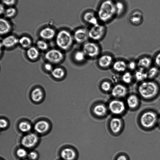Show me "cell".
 <instances>
[{
  "label": "cell",
  "instance_id": "cell-1",
  "mask_svg": "<svg viewBox=\"0 0 160 160\" xmlns=\"http://www.w3.org/2000/svg\"><path fill=\"white\" fill-rule=\"evenodd\" d=\"M136 93L142 101L151 102L160 96V82L156 80L147 79L138 83L136 87Z\"/></svg>",
  "mask_w": 160,
  "mask_h": 160
},
{
  "label": "cell",
  "instance_id": "cell-2",
  "mask_svg": "<svg viewBox=\"0 0 160 160\" xmlns=\"http://www.w3.org/2000/svg\"><path fill=\"white\" fill-rule=\"evenodd\" d=\"M159 114L155 109L148 108L142 110L137 118V123L139 128L146 132L154 130L158 127Z\"/></svg>",
  "mask_w": 160,
  "mask_h": 160
},
{
  "label": "cell",
  "instance_id": "cell-3",
  "mask_svg": "<svg viewBox=\"0 0 160 160\" xmlns=\"http://www.w3.org/2000/svg\"><path fill=\"white\" fill-rule=\"evenodd\" d=\"M96 13L99 21L103 23L109 22L116 17L115 1L103 0L99 5Z\"/></svg>",
  "mask_w": 160,
  "mask_h": 160
},
{
  "label": "cell",
  "instance_id": "cell-4",
  "mask_svg": "<svg viewBox=\"0 0 160 160\" xmlns=\"http://www.w3.org/2000/svg\"><path fill=\"white\" fill-rule=\"evenodd\" d=\"M55 38L57 46L64 51L70 49L74 42L72 33L67 29L60 30L56 34Z\"/></svg>",
  "mask_w": 160,
  "mask_h": 160
},
{
  "label": "cell",
  "instance_id": "cell-5",
  "mask_svg": "<svg viewBox=\"0 0 160 160\" xmlns=\"http://www.w3.org/2000/svg\"><path fill=\"white\" fill-rule=\"evenodd\" d=\"M107 104L109 112L112 116L122 117L128 110L125 101L122 99L113 98Z\"/></svg>",
  "mask_w": 160,
  "mask_h": 160
},
{
  "label": "cell",
  "instance_id": "cell-6",
  "mask_svg": "<svg viewBox=\"0 0 160 160\" xmlns=\"http://www.w3.org/2000/svg\"><path fill=\"white\" fill-rule=\"evenodd\" d=\"M125 126L122 117L112 116L108 121L107 128L109 133L113 136H118L123 132Z\"/></svg>",
  "mask_w": 160,
  "mask_h": 160
},
{
  "label": "cell",
  "instance_id": "cell-7",
  "mask_svg": "<svg viewBox=\"0 0 160 160\" xmlns=\"http://www.w3.org/2000/svg\"><path fill=\"white\" fill-rule=\"evenodd\" d=\"M107 28L104 24L99 23L91 26L88 29L89 39L91 41L97 42L104 37Z\"/></svg>",
  "mask_w": 160,
  "mask_h": 160
},
{
  "label": "cell",
  "instance_id": "cell-8",
  "mask_svg": "<svg viewBox=\"0 0 160 160\" xmlns=\"http://www.w3.org/2000/svg\"><path fill=\"white\" fill-rule=\"evenodd\" d=\"M81 49L87 58L91 59L98 58L101 51L100 46L97 42L91 40L82 44Z\"/></svg>",
  "mask_w": 160,
  "mask_h": 160
},
{
  "label": "cell",
  "instance_id": "cell-9",
  "mask_svg": "<svg viewBox=\"0 0 160 160\" xmlns=\"http://www.w3.org/2000/svg\"><path fill=\"white\" fill-rule=\"evenodd\" d=\"M92 116L98 119H103L106 118L109 113L107 104L102 102L94 103L90 108Z\"/></svg>",
  "mask_w": 160,
  "mask_h": 160
},
{
  "label": "cell",
  "instance_id": "cell-10",
  "mask_svg": "<svg viewBox=\"0 0 160 160\" xmlns=\"http://www.w3.org/2000/svg\"><path fill=\"white\" fill-rule=\"evenodd\" d=\"M125 98V101L128 110L135 112L140 108L142 101L136 92L128 94Z\"/></svg>",
  "mask_w": 160,
  "mask_h": 160
},
{
  "label": "cell",
  "instance_id": "cell-11",
  "mask_svg": "<svg viewBox=\"0 0 160 160\" xmlns=\"http://www.w3.org/2000/svg\"><path fill=\"white\" fill-rule=\"evenodd\" d=\"M45 59L52 64H58L62 61L64 56L62 52L58 49H52L47 51L44 55Z\"/></svg>",
  "mask_w": 160,
  "mask_h": 160
},
{
  "label": "cell",
  "instance_id": "cell-12",
  "mask_svg": "<svg viewBox=\"0 0 160 160\" xmlns=\"http://www.w3.org/2000/svg\"><path fill=\"white\" fill-rule=\"evenodd\" d=\"M113 98L122 99L128 94V89L124 84L118 83L113 86L110 92Z\"/></svg>",
  "mask_w": 160,
  "mask_h": 160
},
{
  "label": "cell",
  "instance_id": "cell-13",
  "mask_svg": "<svg viewBox=\"0 0 160 160\" xmlns=\"http://www.w3.org/2000/svg\"><path fill=\"white\" fill-rule=\"evenodd\" d=\"M72 34L74 42L78 44H83L89 39L88 29L84 28L76 29Z\"/></svg>",
  "mask_w": 160,
  "mask_h": 160
},
{
  "label": "cell",
  "instance_id": "cell-14",
  "mask_svg": "<svg viewBox=\"0 0 160 160\" xmlns=\"http://www.w3.org/2000/svg\"><path fill=\"white\" fill-rule=\"evenodd\" d=\"M138 68L147 70L153 65L152 57L144 54L139 56L136 59Z\"/></svg>",
  "mask_w": 160,
  "mask_h": 160
},
{
  "label": "cell",
  "instance_id": "cell-15",
  "mask_svg": "<svg viewBox=\"0 0 160 160\" xmlns=\"http://www.w3.org/2000/svg\"><path fill=\"white\" fill-rule=\"evenodd\" d=\"M60 155L62 160H78L79 157L78 151L75 148L70 147L63 149L60 152Z\"/></svg>",
  "mask_w": 160,
  "mask_h": 160
},
{
  "label": "cell",
  "instance_id": "cell-16",
  "mask_svg": "<svg viewBox=\"0 0 160 160\" xmlns=\"http://www.w3.org/2000/svg\"><path fill=\"white\" fill-rule=\"evenodd\" d=\"M113 62V58L111 55L104 54L98 58L97 64L100 68L105 69L111 67Z\"/></svg>",
  "mask_w": 160,
  "mask_h": 160
},
{
  "label": "cell",
  "instance_id": "cell-17",
  "mask_svg": "<svg viewBox=\"0 0 160 160\" xmlns=\"http://www.w3.org/2000/svg\"><path fill=\"white\" fill-rule=\"evenodd\" d=\"M38 141L37 135L34 133H30L23 136L21 140V143L25 147L31 148L35 146Z\"/></svg>",
  "mask_w": 160,
  "mask_h": 160
},
{
  "label": "cell",
  "instance_id": "cell-18",
  "mask_svg": "<svg viewBox=\"0 0 160 160\" xmlns=\"http://www.w3.org/2000/svg\"><path fill=\"white\" fill-rule=\"evenodd\" d=\"M143 20V14L142 11L138 9L133 10L129 17V21L133 25L138 26L141 25Z\"/></svg>",
  "mask_w": 160,
  "mask_h": 160
},
{
  "label": "cell",
  "instance_id": "cell-19",
  "mask_svg": "<svg viewBox=\"0 0 160 160\" xmlns=\"http://www.w3.org/2000/svg\"><path fill=\"white\" fill-rule=\"evenodd\" d=\"M56 34L54 28L50 26H47L40 30L39 35L42 39L50 40L55 37Z\"/></svg>",
  "mask_w": 160,
  "mask_h": 160
},
{
  "label": "cell",
  "instance_id": "cell-20",
  "mask_svg": "<svg viewBox=\"0 0 160 160\" xmlns=\"http://www.w3.org/2000/svg\"><path fill=\"white\" fill-rule=\"evenodd\" d=\"M82 19L86 23L91 26L99 23V20L97 13L92 11H88L84 12L82 15Z\"/></svg>",
  "mask_w": 160,
  "mask_h": 160
},
{
  "label": "cell",
  "instance_id": "cell-21",
  "mask_svg": "<svg viewBox=\"0 0 160 160\" xmlns=\"http://www.w3.org/2000/svg\"><path fill=\"white\" fill-rule=\"evenodd\" d=\"M19 38L13 35H8L3 38L1 43L2 47L11 48L18 43Z\"/></svg>",
  "mask_w": 160,
  "mask_h": 160
},
{
  "label": "cell",
  "instance_id": "cell-22",
  "mask_svg": "<svg viewBox=\"0 0 160 160\" xmlns=\"http://www.w3.org/2000/svg\"><path fill=\"white\" fill-rule=\"evenodd\" d=\"M111 67L115 72L122 74L128 69L127 62L124 60H117L113 62Z\"/></svg>",
  "mask_w": 160,
  "mask_h": 160
},
{
  "label": "cell",
  "instance_id": "cell-23",
  "mask_svg": "<svg viewBox=\"0 0 160 160\" xmlns=\"http://www.w3.org/2000/svg\"><path fill=\"white\" fill-rule=\"evenodd\" d=\"M12 26L7 19L3 17L0 19V33L1 36L8 34L11 31Z\"/></svg>",
  "mask_w": 160,
  "mask_h": 160
},
{
  "label": "cell",
  "instance_id": "cell-24",
  "mask_svg": "<svg viewBox=\"0 0 160 160\" xmlns=\"http://www.w3.org/2000/svg\"><path fill=\"white\" fill-rule=\"evenodd\" d=\"M50 128L49 123L44 120H41L37 122L34 126L35 131L39 134H43L47 132Z\"/></svg>",
  "mask_w": 160,
  "mask_h": 160
},
{
  "label": "cell",
  "instance_id": "cell-25",
  "mask_svg": "<svg viewBox=\"0 0 160 160\" xmlns=\"http://www.w3.org/2000/svg\"><path fill=\"white\" fill-rule=\"evenodd\" d=\"M135 82L138 83L142 82L148 79L146 71L138 68L133 72Z\"/></svg>",
  "mask_w": 160,
  "mask_h": 160
},
{
  "label": "cell",
  "instance_id": "cell-26",
  "mask_svg": "<svg viewBox=\"0 0 160 160\" xmlns=\"http://www.w3.org/2000/svg\"><path fill=\"white\" fill-rule=\"evenodd\" d=\"M148 79L156 80L160 74V69L153 65L146 70Z\"/></svg>",
  "mask_w": 160,
  "mask_h": 160
},
{
  "label": "cell",
  "instance_id": "cell-27",
  "mask_svg": "<svg viewBox=\"0 0 160 160\" xmlns=\"http://www.w3.org/2000/svg\"><path fill=\"white\" fill-rule=\"evenodd\" d=\"M121 79L123 84L129 85L135 82L133 73L129 71H127L122 73Z\"/></svg>",
  "mask_w": 160,
  "mask_h": 160
},
{
  "label": "cell",
  "instance_id": "cell-28",
  "mask_svg": "<svg viewBox=\"0 0 160 160\" xmlns=\"http://www.w3.org/2000/svg\"><path fill=\"white\" fill-rule=\"evenodd\" d=\"M115 6L116 17H120L125 13L126 10V6L124 2L121 0L115 1Z\"/></svg>",
  "mask_w": 160,
  "mask_h": 160
},
{
  "label": "cell",
  "instance_id": "cell-29",
  "mask_svg": "<svg viewBox=\"0 0 160 160\" xmlns=\"http://www.w3.org/2000/svg\"><path fill=\"white\" fill-rule=\"evenodd\" d=\"M72 57L75 62L78 64L84 62L87 58L86 55L81 49L75 51L73 54Z\"/></svg>",
  "mask_w": 160,
  "mask_h": 160
},
{
  "label": "cell",
  "instance_id": "cell-30",
  "mask_svg": "<svg viewBox=\"0 0 160 160\" xmlns=\"http://www.w3.org/2000/svg\"><path fill=\"white\" fill-rule=\"evenodd\" d=\"M43 93L42 90L39 88H36L32 91L31 97L32 100L35 102H40L42 99Z\"/></svg>",
  "mask_w": 160,
  "mask_h": 160
},
{
  "label": "cell",
  "instance_id": "cell-31",
  "mask_svg": "<svg viewBox=\"0 0 160 160\" xmlns=\"http://www.w3.org/2000/svg\"><path fill=\"white\" fill-rule=\"evenodd\" d=\"M26 54L28 58L31 60L37 59L39 55V49L36 47H31L28 48Z\"/></svg>",
  "mask_w": 160,
  "mask_h": 160
},
{
  "label": "cell",
  "instance_id": "cell-32",
  "mask_svg": "<svg viewBox=\"0 0 160 160\" xmlns=\"http://www.w3.org/2000/svg\"><path fill=\"white\" fill-rule=\"evenodd\" d=\"M51 72L52 76L57 79L62 78L65 76L66 73L64 69L60 67L53 68Z\"/></svg>",
  "mask_w": 160,
  "mask_h": 160
},
{
  "label": "cell",
  "instance_id": "cell-33",
  "mask_svg": "<svg viewBox=\"0 0 160 160\" xmlns=\"http://www.w3.org/2000/svg\"><path fill=\"white\" fill-rule=\"evenodd\" d=\"M17 13V10L14 6L8 7L6 8L3 14L4 17L11 19L14 17Z\"/></svg>",
  "mask_w": 160,
  "mask_h": 160
},
{
  "label": "cell",
  "instance_id": "cell-34",
  "mask_svg": "<svg viewBox=\"0 0 160 160\" xmlns=\"http://www.w3.org/2000/svg\"><path fill=\"white\" fill-rule=\"evenodd\" d=\"M18 43L24 48H28L32 44V40L28 36H23L19 38Z\"/></svg>",
  "mask_w": 160,
  "mask_h": 160
},
{
  "label": "cell",
  "instance_id": "cell-35",
  "mask_svg": "<svg viewBox=\"0 0 160 160\" xmlns=\"http://www.w3.org/2000/svg\"><path fill=\"white\" fill-rule=\"evenodd\" d=\"M100 86L101 90L106 93L110 92L113 87L111 83L108 81L102 82Z\"/></svg>",
  "mask_w": 160,
  "mask_h": 160
},
{
  "label": "cell",
  "instance_id": "cell-36",
  "mask_svg": "<svg viewBox=\"0 0 160 160\" xmlns=\"http://www.w3.org/2000/svg\"><path fill=\"white\" fill-rule=\"evenodd\" d=\"M18 128L21 132H29L31 130L32 126L28 122L23 121L20 122L19 124Z\"/></svg>",
  "mask_w": 160,
  "mask_h": 160
},
{
  "label": "cell",
  "instance_id": "cell-37",
  "mask_svg": "<svg viewBox=\"0 0 160 160\" xmlns=\"http://www.w3.org/2000/svg\"><path fill=\"white\" fill-rule=\"evenodd\" d=\"M37 48L41 51L47 50L48 47L47 42L44 40L41 39L38 40L36 42Z\"/></svg>",
  "mask_w": 160,
  "mask_h": 160
},
{
  "label": "cell",
  "instance_id": "cell-38",
  "mask_svg": "<svg viewBox=\"0 0 160 160\" xmlns=\"http://www.w3.org/2000/svg\"><path fill=\"white\" fill-rule=\"evenodd\" d=\"M152 58L153 65L160 69V49L154 53Z\"/></svg>",
  "mask_w": 160,
  "mask_h": 160
},
{
  "label": "cell",
  "instance_id": "cell-39",
  "mask_svg": "<svg viewBox=\"0 0 160 160\" xmlns=\"http://www.w3.org/2000/svg\"><path fill=\"white\" fill-rule=\"evenodd\" d=\"M127 68L128 71L133 72L138 68L136 60L132 59L127 62Z\"/></svg>",
  "mask_w": 160,
  "mask_h": 160
},
{
  "label": "cell",
  "instance_id": "cell-40",
  "mask_svg": "<svg viewBox=\"0 0 160 160\" xmlns=\"http://www.w3.org/2000/svg\"><path fill=\"white\" fill-rule=\"evenodd\" d=\"M113 160H130V159L128 154L125 153L121 152L117 154Z\"/></svg>",
  "mask_w": 160,
  "mask_h": 160
},
{
  "label": "cell",
  "instance_id": "cell-41",
  "mask_svg": "<svg viewBox=\"0 0 160 160\" xmlns=\"http://www.w3.org/2000/svg\"><path fill=\"white\" fill-rule=\"evenodd\" d=\"M16 153L18 157L20 158H24L28 155L26 150L22 148L18 149L17 150Z\"/></svg>",
  "mask_w": 160,
  "mask_h": 160
},
{
  "label": "cell",
  "instance_id": "cell-42",
  "mask_svg": "<svg viewBox=\"0 0 160 160\" xmlns=\"http://www.w3.org/2000/svg\"><path fill=\"white\" fill-rule=\"evenodd\" d=\"M1 3L8 7L14 6L17 0H1Z\"/></svg>",
  "mask_w": 160,
  "mask_h": 160
},
{
  "label": "cell",
  "instance_id": "cell-43",
  "mask_svg": "<svg viewBox=\"0 0 160 160\" xmlns=\"http://www.w3.org/2000/svg\"><path fill=\"white\" fill-rule=\"evenodd\" d=\"M28 157L30 160H36L38 158V153L35 151H31L28 153Z\"/></svg>",
  "mask_w": 160,
  "mask_h": 160
},
{
  "label": "cell",
  "instance_id": "cell-44",
  "mask_svg": "<svg viewBox=\"0 0 160 160\" xmlns=\"http://www.w3.org/2000/svg\"><path fill=\"white\" fill-rule=\"evenodd\" d=\"M44 68L45 70L51 72L53 69L52 64L49 62L45 63L44 65Z\"/></svg>",
  "mask_w": 160,
  "mask_h": 160
},
{
  "label": "cell",
  "instance_id": "cell-45",
  "mask_svg": "<svg viewBox=\"0 0 160 160\" xmlns=\"http://www.w3.org/2000/svg\"><path fill=\"white\" fill-rule=\"evenodd\" d=\"M7 121L3 118H1L0 121V126L1 128L4 129L6 128L8 125Z\"/></svg>",
  "mask_w": 160,
  "mask_h": 160
},
{
  "label": "cell",
  "instance_id": "cell-46",
  "mask_svg": "<svg viewBox=\"0 0 160 160\" xmlns=\"http://www.w3.org/2000/svg\"><path fill=\"white\" fill-rule=\"evenodd\" d=\"M6 8L5 7V6L2 3H1L0 4V15H3L4 12L5 11Z\"/></svg>",
  "mask_w": 160,
  "mask_h": 160
},
{
  "label": "cell",
  "instance_id": "cell-47",
  "mask_svg": "<svg viewBox=\"0 0 160 160\" xmlns=\"http://www.w3.org/2000/svg\"><path fill=\"white\" fill-rule=\"evenodd\" d=\"M159 129H160V114H159L158 123V127Z\"/></svg>",
  "mask_w": 160,
  "mask_h": 160
},
{
  "label": "cell",
  "instance_id": "cell-48",
  "mask_svg": "<svg viewBox=\"0 0 160 160\" xmlns=\"http://www.w3.org/2000/svg\"><path fill=\"white\" fill-rule=\"evenodd\" d=\"M23 160H30L29 159H24Z\"/></svg>",
  "mask_w": 160,
  "mask_h": 160
},
{
  "label": "cell",
  "instance_id": "cell-49",
  "mask_svg": "<svg viewBox=\"0 0 160 160\" xmlns=\"http://www.w3.org/2000/svg\"></svg>",
  "mask_w": 160,
  "mask_h": 160
},
{
  "label": "cell",
  "instance_id": "cell-50",
  "mask_svg": "<svg viewBox=\"0 0 160 160\" xmlns=\"http://www.w3.org/2000/svg\"></svg>",
  "mask_w": 160,
  "mask_h": 160
}]
</instances>
